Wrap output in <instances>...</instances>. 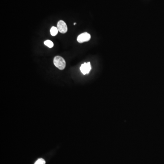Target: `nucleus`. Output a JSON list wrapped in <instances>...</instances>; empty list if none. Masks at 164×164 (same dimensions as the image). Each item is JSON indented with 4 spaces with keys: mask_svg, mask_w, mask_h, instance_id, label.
<instances>
[{
    "mask_svg": "<svg viewBox=\"0 0 164 164\" xmlns=\"http://www.w3.org/2000/svg\"><path fill=\"white\" fill-rule=\"evenodd\" d=\"M80 71L83 74L85 75L88 74L91 70V64L90 62L88 63H84V64L81 65L80 67Z\"/></svg>",
    "mask_w": 164,
    "mask_h": 164,
    "instance_id": "20e7f679",
    "label": "nucleus"
},
{
    "mask_svg": "<svg viewBox=\"0 0 164 164\" xmlns=\"http://www.w3.org/2000/svg\"><path fill=\"white\" fill-rule=\"evenodd\" d=\"M73 24H74V25H75L76 24V23H74Z\"/></svg>",
    "mask_w": 164,
    "mask_h": 164,
    "instance_id": "6e6552de",
    "label": "nucleus"
},
{
    "mask_svg": "<svg viewBox=\"0 0 164 164\" xmlns=\"http://www.w3.org/2000/svg\"><path fill=\"white\" fill-rule=\"evenodd\" d=\"M91 36L88 32H83L80 34L77 37V41L79 43H83L90 40Z\"/></svg>",
    "mask_w": 164,
    "mask_h": 164,
    "instance_id": "f03ea898",
    "label": "nucleus"
},
{
    "mask_svg": "<svg viewBox=\"0 0 164 164\" xmlns=\"http://www.w3.org/2000/svg\"><path fill=\"white\" fill-rule=\"evenodd\" d=\"M58 30L61 33H65L67 31V27L66 23L64 20H60L58 22L57 24Z\"/></svg>",
    "mask_w": 164,
    "mask_h": 164,
    "instance_id": "7ed1b4c3",
    "label": "nucleus"
},
{
    "mask_svg": "<svg viewBox=\"0 0 164 164\" xmlns=\"http://www.w3.org/2000/svg\"><path fill=\"white\" fill-rule=\"evenodd\" d=\"M58 31H59V30H58V28L55 27V26H53L50 29V33H51V35L53 36H55L57 35V34L58 33Z\"/></svg>",
    "mask_w": 164,
    "mask_h": 164,
    "instance_id": "39448f33",
    "label": "nucleus"
},
{
    "mask_svg": "<svg viewBox=\"0 0 164 164\" xmlns=\"http://www.w3.org/2000/svg\"><path fill=\"white\" fill-rule=\"evenodd\" d=\"M46 161L44 159L42 158L39 159L37 160L34 164H45Z\"/></svg>",
    "mask_w": 164,
    "mask_h": 164,
    "instance_id": "0eeeda50",
    "label": "nucleus"
},
{
    "mask_svg": "<svg viewBox=\"0 0 164 164\" xmlns=\"http://www.w3.org/2000/svg\"><path fill=\"white\" fill-rule=\"evenodd\" d=\"M53 64L59 70H64L66 67V62L64 58L59 56H56L54 58Z\"/></svg>",
    "mask_w": 164,
    "mask_h": 164,
    "instance_id": "f257e3e1",
    "label": "nucleus"
},
{
    "mask_svg": "<svg viewBox=\"0 0 164 164\" xmlns=\"http://www.w3.org/2000/svg\"><path fill=\"white\" fill-rule=\"evenodd\" d=\"M44 45L49 48H52L53 47L54 44L53 42L49 40H47L44 42Z\"/></svg>",
    "mask_w": 164,
    "mask_h": 164,
    "instance_id": "423d86ee",
    "label": "nucleus"
}]
</instances>
